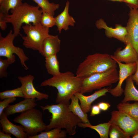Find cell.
Wrapping results in <instances>:
<instances>
[{
  "label": "cell",
  "mask_w": 138,
  "mask_h": 138,
  "mask_svg": "<svg viewBox=\"0 0 138 138\" xmlns=\"http://www.w3.org/2000/svg\"><path fill=\"white\" fill-rule=\"evenodd\" d=\"M84 79L68 71L53 76L42 82L40 86L55 88L58 91L56 102L69 105L70 100L74 93L80 92Z\"/></svg>",
  "instance_id": "cell-1"
},
{
  "label": "cell",
  "mask_w": 138,
  "mask_h": 138,
  "mask_svg": "<svg viewBox=\"0 0 138 138\" xmlns=\"http://www.w3.org/2000/svg\"><path fill=\"white\" fill-rule=\"evenodd\" d=\"M68 105L59 103L57 104L40 106L43 112L47 110L52 114L50 123L46 125L45 131L59 128L65 129L70 135L76 134L77 126L82 122L79 118L70 111Z\"/></svg>",
  "instance_id": "cell-2"
},
{
  "label": "cell",
  "mask_w": 138,
  "mask_h": 138,
  "mask_svg": "<svg viewBox=\"0 0 138 138\" xmlns=\"http://www.w3.org/2000/svg\"><path fill=\"white\" fill-rule=\"evenodd\" d=\"M38 6H34L26 3H22L16 8L10 10L11 14H5L7 23H11L13 32L16 37L20 35V29L23 24L32 23L35 25L40 23L43 11Z\"/></svg>",
  "instance_id": "cell-3"
},
{
  "label": "cell",
  "mask_w": 138,
  "mask_h": 138,
  "mask_svg": "<svg viewBox=\"0 0 138 138\" xmlns=\"http://www.w3.org/2000/svg\"><path fill=\"white\" fill-rule=\"evenodd\" d=\"M117 63L107 53H96L89 55L78 66L76 75L85 78L93 74L117 68Z\"/></svg>",
  "instance_id": "cell-4"
},
{
  "label": "cell",
  "mask_w": 138,
  "mask_h": 138,
  "mask_svg": "<svg viewBox=\"0 0 138 138\" xmlns=\"http://www.w3.org/2000/svg\"><path fill=\"white\" fill-rule=\"evenodd\" d=\"M14 121L22 126L28 137L45 131L46 128V125L43 120L42 113L34 108L21 113L14 119Z\"/></svg>",
  "instance_id": "cell-5"
},
{
  "label": "cell",
  "mask_w": 138,
  "mask_h": 138,
  "mask_svg": "<svg viewBox=\"0 0 138 138\" xmlns=\"http://www.w3.org/2000/svg\"><path fill=\"white\" fill-rule=\"evenodd\" d=\"M119 73L117 68L93 74L84 78L80 93L82 94L111 86L118 82Z\"/></svg>",
  "instance_id": "cell-6"
},
{
  "label": "cell",
  "mask_w": 138,
  "mask_h": 138,
  "mask_svg": "<svg viewBox=\"0 0 138 138\" xmlns=\"http://www.w3.org/2000/svg\"><path fill=\"white\" fill-rule=\"evenodd\" d=\"M26 36H21L23 45L27 49L38 51L41 55L43 42L49 36V28L42 26L40 23L35 25L25 24L22 27Z\"/></svg>",
  "instance_id": "cell-7"
},
{
  "label": "cell",
  "mask_w": 138,
  "mask_h": 138,
  "mask_svg": "<svg viewBox=\"0 0 138 138\" xmlns=\"http://www.w3.org/2000/svg\"><path fill=\"white\" fill-rule=\"evenodd\" d=\"M16 36L12 30H10L5 37H3L0 33V56L6 57L7 59H16L14 54L18 57L20 64L26 70L28 69L25 64L28 57L26 55L22 49L15 46L13 41Z\"/></svg>",
  "instance_id": "cell-8"
},
{
  "label": "cell",
  "mask_w": 138,
  "mask_h": 138,
  "mask_svg": "<svg viewBox=\"0 0 138 138\" xmlns=\"http://www.w3.org/2000/svg\"><path fill=\"white\" fill-rule=\"evenodd\" d=\"M118 126L130 137L138 131V120L121 111L114 110L110 120Z\"/></svg>",
  "instance_id": "cell-9"
},
{
  "label": "cell",
  "mask_w": 138,
  "mask_h": 138,
  "mask_svg": "<svg viewBox=\"0 0 138 138\" xmlns=\"http://www.w3.org/2000/svg\"><path fill=\"white\" fill-rule=\"evenodd\" d=\"M129 7V18L126 27L127 34L125 44L130 43L138 54V9Z\"/></svg>",
  "instance_id": "cell-10"
},
{
  "label": "cell",
  "mask_w": 138,
  "mask_h": 138,
  "mask_svg": "<svg viewBox=\"0 0 138 138\" xmlns=\"http://www.w3.org/2000/svg\"><path fill=\"white\" fill-rule=\"evenodd\" d=\"M34 76L29 74L24 76H19L18 78L20 82V87L25 99H35L40 101L43 99H48L49 95L47 94L41 93L37 91L33 84Z\"/></svg>",
  "instance_id": "cell-11"
},
{
  "label": "cell",
  "mask_w": 138,
  "mask_h": 138,
  "mask_svg": "<svg viewBox=\"0 0 138 138\" xmlns=\"http://www.w3.org/2000/svg\"><path fill=\"white\" fill-rule=\"evenodd\" d=\"M116 62L119 69L118 83L114 88H111L109 92L114 97H118L121 96L124 92L122 86L124 81L135 72L136 63V62L126 64L119 62Z\"/></svg>",
  "instance_id": "cell-12"
},
{
  "label": "cell",
  "mask_w": 138,
  "mask_h": 138,
  "mask_svg": "<svg viewBox=\"0 0 138 138\" xmlns=\"http://www.w3.org/2000/svg\"><path fill=\"white\" fill-rule=\"evenodd\" d=\"M95 25L98 29H105V34L107 37L116 39L125 44L126 38L127 34L126 27L119 24H116L115 28L109 27L102 18L96 21Z\"/></svg>",
  "instance_id": "cell-13"
},
{
  "label": "cell",
  "mask_w": 138,
  "mask_h": 138,
  "mask_svg": "<svg viewBox=\"0 0 138 138\" xmlns=\"http://www.w3.org/2000/svg\"><path fill=\"white\" fill-rule=\"evenodd\" d=\"M125 48L121 50V48L117 49L112 58L116 62H124L128 64L136 62L138 59V54L134 48L130 43L126 45Z\"/></svg>",
  "instance_id": "cell-14"
},
{
  "label": "cell",
  "mask_w": 138,
  "mask_h": 138,
  "mask_svg": "<svg viewBox=\"0 0 138 138\" xmlns=\"http://www.w3.org/2000/svg\"><path fill=\"white\" fill-rule=\"evenodd\" d=\"M111 88L110 87L104 88L95 91L94 93L88 96H85L79 92H75L74 95L78 98L83 111L87 113L91 111L92 103L99 97L106 95V93L109 92Z\"/></svg>",
  "instance_id": "cell-15"
},
{
  "label": "cell",
  "mask_w": 138,
  "mask_h": 138,
  "mask_svg": "<svg viewBox=\"0 0 138 138\" xmlns=\"http://www.w3.org/2000/svg\"><path fill=\"white\" fill-rule=\"evenodd\" d=\"M4 111L0 115V123L2 125V131L6 133L12 134L17 138H28L22 125H16L11 122Z\"/></svg>",
  "instance_id": "cell-16"
},
{
  "label": "cell",
  "mask_w": 138,
  "mask_h": 138,
  "mask_svg": "<svg viewBox=\"0 0 138 138\" xmlns=\"http://www.w3.org/2000/svg\"><path fill=\"white\" fill-rule=\"evenodd\" d=\"M70 2L67 1L63 11L55 17L56 25L57 30L61 33L62 29L65 31L69 29V26H74L75 21L73 17L70 16L68 13Z\"/></svg>",
  "instance_id": "cell-17"
},
{
  "label": "cell",
  "mask_w": 138,
  "mask_h": 138,
  "mask_svg": "<svg viewBox=\"0 0 138 138\" xmlns=\"http://www.w3.org/2000/svg\"><path fill=\"white\" fill-rule=\"evenodd\" d=\"M61 42L57 35H50L45 38L43 42L41 55L45 57L57 54L60 50Z\"/></svg>",
  "instance_id": "cell-18"
},
{
  "label": "cell",
  "mask_w": 138,
  "mask_h": 138,
  "mask_svg": "<svg viewBox=\"0 0 138 138\" xmlns=\"http://www.w3.org/2000/svg\"><path fill=\"white\" fill-rule=\"evenodd\" d=\"M37 105L35 99H25L15 104L9 105L4 111L8 116L16 113H22L34 108Z\"/></svg>",
  "instance_id": "cell-19"
},
{
  "label": "cell",
  "mask_w": 138,
  "mask_h": 138,
  "mask_svg": "<svg viewBox=\"0 0 138 138\" xmlns=\"http://www.w3.org/2000/svg\"><path fill=\"white\" fill-rule=\"evenodd\" d=\"M123 93L124 96L122 102L132 101L138 102V90L134 85L131 76L126 79V85Z\"/></svg>",
  "instance_id": "cell-20"
},
{
  "label": "cell",
  "mask_w": 138,
  "mask_h": 138,
  "mask_svg": "<svg viewBox=\"0 0 138 138\" xmlns=\"http://www.w3.org/2000/svg\"><path fill=\"white\" fill-rule=\"evenodd\" d=\"M71 102L68 106L69 110L77 116L82 122L88 124H91L88 119L87 113H85L79 103V99L73 95L71 99Z\"/></svg>",
  "instance_id": "cell-21"
},
{
  "label": "cell",
  "mask_w": 138,
  "mask_h": 138,
  "mask_svg": "<svg viewBox=\"0 0 138 138\" xmlns=\"http://www.w3.org/2000/svg\"><path fill=\"white\" fill-rule=\"evenodd\" d=\"M111 124L110 121L107 122L100 124L96 125H93L91 124H87L82 122L79 123L78 126L81 128H88L93 129L97 132L100 138H108Z\"/></svg>",
  "instance_id": "cell-22"
},
{
  "label": "cell",
  "mask_w": 138,
  "mask_h": 138,
  "mask_svg": "<svg viewBox=\"0 0 138 138\" xmlns=\"http://www.w3.org/2000/svg\"><path fill=\"white\" fill-rule=\"evenodd\" d=\"M118 110L121 111L131 117L138 120V102L133 103L122 102L117 106Z\"/></svg>",
  "instance_id": "cell-23"
},
{
  "label": "cell",
  "mask_w": 138,
  "mask_h": 138,
  "mask_svg": "<svg viewBox=\"0 0 138 138\" xmlns=\"http://www.w3.org/2000/svg\"><path fill=\"white\" fill-rule=\"evenodd\" d=\"M45 67L48 73L53 76L60 74L59 62L57 54L52 55L45 57Z\"/></svg>",
  "instance_id": "cell-24"
},
{
  "label": "cell",
  "mask_w": 138,
  "mask_h": 138,
  "mask_svg": "<svg viewBox=\"0 0 138 138\" xmlns=\"http://www.w3.org/2000/svg\"><path fill=\"white\" fill-rule=\"evenodd\" d=\"M67 133L66 130L56 128L44 132H41L36 135L29 137L28 138H64Z\"/></svg>",
  "instance_id": "cell-25"
},
{
  "label": "cell",
  "mask_w": 138,
  "mask_h": 138,
  "mask_svg": "<svg viewBox=\"0 0 138 138\" xmlns=\"http://www.w3.org/2000/svg\"><path fill=\"white\" fill-rule=\"evenodd\" d=\"M36 3L38 5L43 11L54 16L55 12L59 8L60 5L54 3H50L48 0H32Z\"/></svg>",
  "instance_id": "cell-26"
},
{
  "label": "cell",
  "mask_w": 138,
  "mask_h": 138,
  "mask_svg": "<svg viewBox=\"0 0 138 138\" xmlns=\"http://www.w3.org/2000/svg\"><path fill=\"white\" fill-rule=\"evenodd\" d=\"M22 0H3L0 4V11L8 14L9 10L14 9L22 3Z\"/></svg>",
  "instance_id": "cell-27"
},
{
  "label": "cell",
  "mask_w": 138,
  "mask_h": 138,
  "mask_svg": "<svg viewBox=\"0 0 138 138\" xmlns=\"http://www.w3.org/2000/svg\"><path fill=\"white\" fill-rule=\"evenodd\" d=\"M109 132L110 138H129L130 136L115 124L111 123Z\"/></svg>",
  "instance_id": "cell-28"
},
{
  "label": "cell",
  "mask_w": 138,
  "mask_h": 138,
  "mask_svg": "<svg viewBox=\"0 0 138 138\" xmlns=\"http://www.w3.org/2000/svg\"><path fill=\"white\" fill-rule=\"evenodd\" d=\"M17 97L24 98V96L20 87L13 89L6 90L0 93L1 100H3L7 98Z\"/></svg>",
  "instance_id": "cell-29"
},
{
  "label": "cell",
  "mask_w": 138,
  "mask_h": 138,
  "mask_svg": "<svg viewBox=\"0 0 138 138\" xmlns=\"http://www.w3.org/2000/svg\"><path fill=\"white\" fill-rule=\"evenodd\" d=\"M40 23L43 26L49 28L55 25L56 20L54 16L46 12H43Z\"/></svg>",
  "instance_id": "cell-30"
},
{
  "label": "cell",
  "mask_w": 138,
  "mask_h": 138,
  "mask_svg": "<svg viewBox=\"0 0 138 138\" xmlns=\"http://www.w3.org/2000/svg\"><path fill=\"white\" fill-rule=\"evenodd\" d=\"M16 59H3L0 57V78L6 77L8 75L7 71L8 67L11 64L14 63Z\"/></svg>",
  "instance_id": "cell-31"
},
{
  "label": "cell",
  "mask_w": 138,
  "mask_h": 138,
  "mask_svg": "<svg viewBox=\"0 0 138 138\" xmlns=\"http://www.w3.org/2000/svg\"><path fill=\"white\" fill-rule=\"evenodd\" d=\"M16 100L15 97L7 98L0 101V115L4 111V109L7 107L9 104L14 102Z\"/></svg>",
  "instance_id": "cell-32"
},
{
  "label": "cell",
  "mask_w": 138,
  "mask_h": 138,
  "mask_svg": "<svg viewBox=\"0 0 138 138\" xmlns=\"http://www.w3.org/2000/svg\"><path fill=\"white\" fill-rule=\"evenodd\" d=\"M5 14L0 11V27L2 31L5 30L7 27V22L5 19Z\"/></svg>",
  "instance_id": "cell-33"
},
{
  "label": "cell",
  "mask_w": 138,
  "mask_h": 138,
  "mask_svg": "<svg viewBox=\"0 0 138 138\" xmlns=\"http://www.w3.org/2000/svg\"><path fill=\"white\" fill-rule=\"evenodd\" d=\"M129 7L134 9L138 8V0H123Z\"/></svg>",
  "instance_id": "cell-34"
},
{
  "label": "cell",
  "mask_w": 138,
  "mask_h": 138,
  "mask_svg": "<svg viewBox=\"0 0 138 138\" xmlns=\"http://www.w3.org/2000/svg\"><path fill=\"white\" fill-rule=\"evenodd\" d=\"M101 110L98 105H95L92 107L90 113V116H94L100 114Z\"/></svg>",
  "instance_id": "cell-35"
},
{
  "label": "cell",
  "mask_w": 138,
  "mask_h": 138,
  "mask_svg": "<svg viewBox=\"0 0 138 138\" xmlns=\"http://www.w3.org/2000/svg\"><path fill=\"white\" fill-rule=\"evenodd\" d=\"M98 105L100 110L103 111L107 110L111 106V105L109 103L103 102L99 103Z\"/></svg>",
  "instance_id": "cell-36"
},
{
  "label": "cell",
  "mask_w": 138,
  "mask_h": 138,
  "mask_svg": "<svg viewBox=\"0 0 138 138\" xmlns=\"http://www.w3.org/2000/svg\"><path fill=\"white\" fill-rule=\"evenodd\" d=\"M136 67L134 73L131 76V77L134 82L138 85V59L136 62Z\"/></svg>",
  "instance_id": "cell-37"
},
{
  "label": "cell",
  "mask_w": 138,
  "mask_h": 138,
  "mask_svg": "<svg viewBox=\"0 0 138 138\" xmlns=\"http://www.w3.org/2000/svg\"><path fill=\"white\" fill-rule=\"evenodd\" d=\"M10 134L7 133H4L2 131H0V138H12Z\"/></svg>",
  "instance_id": "cell-38"
},
{
  "label": "cell",
  "mask_w": 138,
  "mask_h": 138,
  "mask_svg": "<svg viewBox=\"0 0 138 138\" xmlns=\"http://www.w3.org/2000/svg\"><path fill=\"white\" fill-rule=\"evenodd\" d=\"M133 138H138V131H137L132 136Z\"/></svg>",
  "instance_id": "cell-39"
},
{
  "label": "cell",
  "mask_w": 138,
  "mask_h": 138,
  "mask_svg": "<svg viewBox=\"0 0 138 138\" xmlns=\"http://www.w3.org/2000/svg\"><path fill=\"white\" fill-rule=\"evenodd\" d=\"M114 2H124V1L123 0H108Z\"/></svg>",
  "instance_id": "cell-40"
},
{
  "label": "cell",
  "mask_w": 138,
  "mask_h": 138,
  "mask_svg": "<svg viewBox=\"0 0 138 138\" xmlns=\"http://www.w3.org/2000/svg\"><path fill=\"white\" fill-rule=\"evenodd\" d=\"M3 0H0V4L2 3Z\"/></svg>",
  "instance_id": "cell-41"
}]
</instances>
